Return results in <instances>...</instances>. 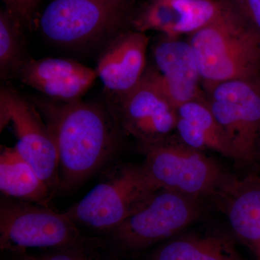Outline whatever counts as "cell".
I'll return each mask as SVG.
<instances>
[{"instance_id": "1", "label": "cell", "mask_w": 260, "mask_h": 260, "mask_svg": "<svg viewBox=\"0 0 260 260\" xmlns=\"http://www.w3.org/2000/svg\"><path fill=\"white\" fill-rule=\"evenodd\" d=\"M55 140L59 186L72 191L107 164L119 144L120 128L110 109L81 101L39 103Z\"/></svg>"}, {"instance_id": "2", "label": "cell", "mask_w": 260, "mask_h": 260, "mask_svg": "<svg viewBox=\"0 0 260 260\" xmlns=\"http://www.w3.org/2000/svg\"><path fill=\"white\" fill-rule=\"evenodd\" d=\"M129 0H52L40 17L39 28L47 40L67 51L104 49L128 25Z\"/></svg>"}, {"instance_id": "3", "label": "cell", "mask_w": 260, "mask_h": 260, "mask_svg": "<svg viewBox=\"0 0 260 260\" xmlns=\"http://www.w3.org/2000/svg\"><path fill=\"white\" fill-rule=\"evenodd\" d=\"M188 39L203 90L215 84L260 76V39L229 8Z\"/></svg>"}, {"instance_id": "4", "label": "cell", "mask_w": 260, "mask_h": 260, "mask_svg": "<svg viewBox=\"0 0 260 260\" xmlns=\"http://www.w3.org/2000/svg\"><path fill=\"white\" fill-rule=\"evenodd\" d=\"M159 189L143 164L121 162L106 170L96 185L65 213L78 225L112 232Z\"/></svg>"}, {"instance_id": "5", "label": "cell", "mask_w": 260, "mask_h": 260, "mask_svg": "<svg viewBox=\"0 0 260 260\" xmlns=\"http://www.w3.org/2000/svg\"><path fill=\"white\" fill-rule=\"evenodd\" d=\"M140 149L145 154V172L160 189L198 200L215 199L229 177L205 152L188 146L178 138L172 136Z\"/></svg>"}, {"instance_id": "6", "label": "cell", "mask_w": 260, "mask_h": 260, "mask_svg": "<svg viewBox=\"0 0 260 260\" xmlns=\"http://www.w3.org/2000/svg\"><path fill=\"white\" fill-rule=\"evenodd\" d=\"M210 110L230 143L237 162L260 160V76L205 89Z\"/></svg>"}, {"instance_id": "7", "label": "cell", "mask_w": 260, "mask_h": 260, "mask_svg": "<svg viewBox=\"0 0 260 260\" xmlns=\"http://www.w3.org/2000/svg\"><path fill=\"white\" fill-rule=\"evenodd\" d=\"M78 225L66 213L44 205L3 199L0 206V244L3 249H60L79 245Z\"/></svg>"}, {"instance_id": "8", "label": "cell", "mask_w": 260, "mask_h": 260, "mask_svg": "<svg viewBox=\"0 0 260 260\" xmlns=\"http://www.w3.org/2000/svg\"><path fill=\"white\" fill-rule=\"evenodd\" d=\"M202 214L200 200L159 189L112 232L121 246L138 250L176 237Z\"/></svg>"}, {"instance_id": "9", "label": "cell", "mask_w": 260, "mask_h": 260, "mask_svg": "<svg viewBox=\"0 0 260 260\" xmlns=\"http://www.w3.org/2000/svg\"><path fill=\"white\" fill-rule=\"evenodd\" d=\"M9 123L16 135L15 148L54 191L59 186V154L54 135L31 103L9 88L0 91L1 131Z\"/></svg>"}, {"instance_id": "10", "label": "cell", "mask_w": 260, "mask_h": 260, "mask_svg": "<svg viewBox=\"0 0 260 260\" xmlns=\"http://www.w3.org/2000/svg\"><path fill=\"white\" fill-rule=\"evenodd\" d=\"M118 97L111 112L121 131L138 140L140 148L164 141L175 133L177 108L159 85L153 69H147L135 88Z\"/></svg>"}, {"instance_id": "11", "label": "cell", "mask_w": 260, "mask_h": 260, "mask_svg": "<svg viewBox=\"0 0 260 260\" xmlns=\"http://www.w3.org/2000/svg\"><path fill=\"white\" fill-rule=\"evenodd\" d=\"M228 10L223 0H148L132 17L131 29L168 37H189Z\"/></svg>"}, {"instance_id": "12", "label": "cell", "mask_w": 260, "mask_h": 260, "mask_svg": "<svg viewBox=\"0 0 260 260\" xmlns=\"http://www.w3.org/2000/svg\"><path fill=\"white\" fill-rule=\"evenodd\" d=\"M153 54L154 75L174 107L204 96L199 66L188 40L161 35Z\"/></svg>"}, {"instance_id": "13", "label": "cell", "mask_w": 260, "mask_h": 260, "mask_svg": "<svg viewBox=\"0 0 260 260\" xmlns=\"http://www.w3.org/2000/svg\"><path fill=\"white\" fill-rule=\"evenodd\" d=\"M18 76L51 101L63 103L80 101L98 78L95 70L64 58L27 60Z\"/></svg>"}, {"instance_id": "14", "label": "cell", "mask_w": 260, "mask_h": 260, "mask_svg": "<svg viewBox=\"0 0 260 260\" xmlns=\"http://www.w3.org/2000/svg\"><path fill=\"white\" fill-rule=\"evenodd\" d=\"M148 44L145 32L130 29L101 51L95 72L109 92L120 96L140 83L147 70Z\"/></svg>"}, {"instance_id": "15", "label": "cell", "mask_w": 260, "mask_h": 260, "mask_svg": "<svg viewBox=\"0 0 260 260\" xmlns=\"http://www.w3.org/2000/svg\"><path fill=\"white\" fill-rule=\"evenodd\" d=\"M215 200L236 235L260 260V177L229 176Z\"/></svg>"}, {"instance_id": "16", "label": "cell", "mask_w": 260, "mask_h": 260, "mask_svg": "<svg viewBox=\"0 0 260 260\" xmlns=\"http://www.w3.org/2000/svg\"><path fill=\"white\" fill-rule=\"evenodd\" d=\"M177 112L175 133L182 143L200 151L209 150L235 159L232 146L210 110L205 95L179 106Z\"/></svg>"}, {"instance_id": "17", "label": "cell", "mask_w": 260, "mask_h": 260, "mask_svg": "<svg viewBox=\"0 0 260 260\" xmlns=\"http://www.w3.org/2000/svg\"><path fill=\"white\" fill-rule=\"evenodd\" d=\"M150 260H244L232 238L223 233L183 234L162 244Z\"/></svg>"}, {"instance_id": "18", "label": "cell", "mask_w": 260, "mask_h": 260, "mask_svg": "<svg viewBox=\"0 0 260 260\" xmlns=\"http://www.w3.org/2000/svg\"><path fill=\"white\" fill-rule=\"evenodd\" d=\"M0 190L10 199L44 206L52 191L15 147L0 154Z\"/></svg>"}, {"instance_id": "19", "label": "cell", "mask_w": 260, "mask_h": 260, "mask_svg": "<svg viewBox=\"0 0 260 260\" xmlns=\"http://www.w3.org/2000/svg\"><path fill=\"white\" fill-rule=\"evenodd\" d=\"M22 26L6 9L0 12V76L3 80L18 75L25 57Z\"/></svg>"}, {"instance_id": "20", "label": "cell", "mask_w": 260, "mask_h": 260, "mask_svg": "<svg viewBox=\"0 0 260 260\" xmlns=\"http://www.w3.org/2000/svg\"><path fill=\"white\" fill-rule=\"evenodd\" d=\"M238 18L260 39V0H223Z\"/></svg>"}, {"instance_id": "21", "label": "cell", "mask_w": 260, "mask_h": 260, "mask_svg": "<svg viewBox=\"0 0 260 260\" xmlns=\"http://www.w3.org/2000/svg\"><path fill=\"white\" fill-rule=\"evenodd\" d=\"M5 9L20 22L23 28L31 29L42 0H3Z\"/></svg>"}, {"instance_id": "22", "label": "cell", "mask_w": 260, "mask_h": 260, "mask_svg": "<svg viewBox=\"0 0 260 260\" xmlns=\"http://www.w3.org/2000/svg\"><path fill=\"white\" fill-rule=\"evenodd\" d=\"M26 260H94L79 245L60 249L47 255L29 257Z\"/></svg>"}]
</instances>
